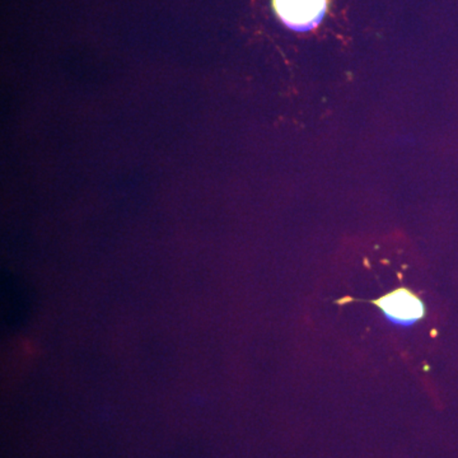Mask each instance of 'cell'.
I'll use <instances>...</instances> for the list:
<instances>
[{
	"label": "cell",
	"mask_w": 458,
	"mask_h": 458,
	"mask_svg": "<svg viewBox=\"0 0 458 458\" xmlns=\"http://www.w3.org/2000/svg\"><path fill=\"white\" fill-rule=\"evenodd\" d=\"M375 304L394 327H414L426 316V306L420 298L406 288H399L385 294L375 301Z\"/></svg>",
	"instance_id": "6da1fadb"
},
{
	"label": "cell",
	"mask_w": 458,
	"mask_h": 458,
	"mask_svg": "<svg viewBox=\"0 0 458 458\" xmlns=\"http://www.w3.org/2000/svg\"><path fill=\"white\" fill-rule=\"evenodd\" d=\"M274 11L286 27L294 31H309L321 22L327 0H273Z\"/></svg>",
	"instance_id": "7a4b0ae2"
}]
</instances>
